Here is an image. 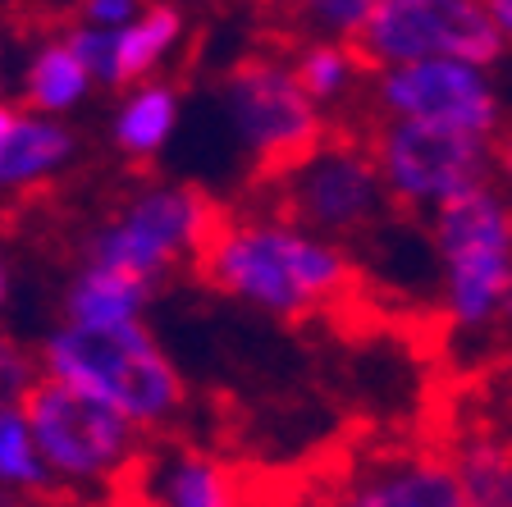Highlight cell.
<instances>
[{"mask_svg": "<svg viewBox=\"0 0 512 507\" xmlns=\"http://www.w3.org/2000/svg\"><path fill=\"white\" fill-rule=\"evenodd\" d=\"M293 10H298L307 23H316L320 32H330L339 42H352L357 28L371 19L375 0H293Z\"/></svg>", "mask_w": 512, "mask_h": 507, "instance_id": "obj_22", "label": "cell"}, {"mask_svg": "<svg viewBox=\"0 0 512 507\" xmlns=\"http://www.w3.org/2000/svg\"><path fill=\"white\" fill-rule=\"evenodd\" d=\"M430 238L444 256L448 320L480 329L503 316L512 288V201L494 183H480L430 211Z\"/></svg>", "mask_w": 512, "mask_h": 507, "instance_id": "obj_6", "label": "cell"}, {"mask_svg": "<svg viewBox=\"0 0 512 507\" xmlns=\"http://www.w3.org/2000/svg\"><path fill=\"white\" fill-rule=\"evenodd\" d=\"M224 206L202 188H147L87 238V265H106L156 288L174 265L192 261Z\"/></svg>", "mask_w": 512, "mask_h": 507, "instance_id": "obj_9", "label": "cell"}, {"mask_svg": "<svg viewBox=\"0 0 512 507\" xmlns=\"http://www.w3.org/2000/svg\"><path fill=\"white\" fill-rule=\"evenodd\" d=\"M14 119H19V110H10V106H0V147H5V138H10V128H14Z\"/></svg>", "mask_w": 512, "mask_h": 507, "instance_id": "obj_28", "label": "cell"}, {"mask_svg": "<svg viewBox=\"0 0 512 507\" xmlns=\"http://www.w3.org/2000/svg\"><path fill=\"white\" fill-rule=\"evenodd\" d=\"M352 133L371 151L380 183L398 215H430L462 192L494 183V142L458 128L416 124V119H352Z\"/></svg>", "mask_w": 512, "mask_h": 507, "instance_id": "obj_5", "label": "cell"}, {"mask_svg": "<svg viewBox=\"0 0 512 507\" xmlns=\"http://www.w3.org/2000/svg\"><path fill=\"white\" fill-rule=\"evenodd\" d=\"M224 101L252 156L256 188L284 179L293 165L311 156L320 142L330 138V124L311 106V96L298 87L288 60L275 55H243L224 78Z\"/></svg>", "mask_w": 512, "mask_h": 507, "instance_id": "obj_8", "label": "cell"}, {"mask_svg": "<svg viewBox=\"0 0 512 507\" xmlns=\"http://www.w3.org/2000/svg\"><path fill=\"white\" fill-rule=\"evenodd\" d=\"M0 507H92L87 498H74V494H5L0 489Z\"/></svg>", "mask_w": 512, "mask_h": 507, "instance_id": "obj_25", "label": "cell"}, {"mask_svg": "<svg viewBox=\"0 0 512 507\" xmlns=\"http://www.w3.org/2000/svg\"><path fill=\"white\" fill-rule=\"evenodd\" d=\"M494 169H499L503 183L512 188V119L499 128V138H494Z\"/></svg>", "mask_w": 512, "mask_h": 507, "instance_id": "obj_26", "label": "cell"}, {"mask_svg": "<svg viewBox=\"0 0 512 507\" xmlns=\"http://www.w3.org/2000/svg\"><path fill=\"white\" fill-rule=\"evenodd\" d=\"M293 507H467L444 444H375L320 471Z\"/></svg>", "mask_w": 512, "mask_h": 507, "instance_id": "obj_10", "label": "cell"}, {"mask_svg": "<svg viewBox=\"0 0 512 507\" xmlns=\"http://www.w3.org/2000/svg\"><path fill=\"white\" fill-rule=\"evenodd\" d=\"M74 156V133L55 124L51 115H19L10 138L0 147V192H23L60 174L64 160Z\"/></svg>", "mask_w": 512, "mask_h": 507, "instance_id": "obj_15", "label": "cell"}, {"mask_svg": "<svg viewBox=\"0 0 512 507\" xmlns=\"http://www.w3.org/2000/svg\"><path fill=\"white\" fill-rule=\"evenodd\" d=\"M362 115L380 119H416V124L458 128L471 138H499L503 110L485 69L458 60H421L394 64L366 74V96L357 101Z\"/></svg>", "mask_w": 512, "mask_h": 507, "instance_id": "obj_11", "label": "cell"}, {"mask_svg": "<svg viewBox=\"0 0 512 507\" xmlns=\"http://www.w3.org/2000/svg\"><path fill=\"white\" fill-rule=\"evenodd\" d=\"M101 503L119 507H252L247 476L234 471L224 457L192 444H142L133 466Z\"/></svg>", "mask_w": 512, "mask_h": 507, "instance_id": "obj_12", "label": "cell"}, {"mask_svg": "<svg viewBox=\"0 0 512 507\" xmlns=\"http://www.w3.org/2000/svg\"><path fill=\"white\" fill-rule=\"evenodd\" d=\"M0 489L5 494H64L55 485V476L46 471L42 453L32 444V430L23 421L19 407H5L0 412Z\"/></svg>", "mask_w": 512, "mask_h": 507, "instance_id": "obj_19", "label": "cell"}, {"mask_svg": "<svg viewBox=\"0 0 512 507\" xmlns=\"http://www.w3.org/2000/svg\"><path fill=\"white\" fill-rule=\"evenodd\" d=\"M261 206L270 220L293 224V229L325 238V243H348L375 233L394 211V201L380 183L371 151L352 128H339L320 142L302 165H293L284 179L261 188Z\"/></svg>", "mask_w": 512, "mask_h": 507, "instance_id": "obj_3", "label": "cell"}, {"mask_svg": "<svg viewBox=\"0 0 512 507\" xmlns=\"http://www.w3.org/2000/svg\"><path fill=\"white\" fill-rule=\"evenodd\" d=\"M92 87L87 69L74 60V51L64 42H51L32 55L28 74H23V96H28L32 115H60V110L78 106Z\"/></svg>", "mask_w": 512, "mask_h": 507, "instance_id": "obj_17", "label": "cell"}, {"mask_svg": "<svg viewBox=\"0 0 512 507\" xmlns=\"http://www.w3.org/2000/svg\"><path fill=\"white\" fill-rule=\"evenodd\" d=\"M37 361L42 375L106 402L147 439L151 430H170L188 407V384L142 320L115 329L60 325L46 334Z\"/></svg>", "mask_w": 512, "mask_h": 507, "instance_id": "obj_2", "label": "cell"}, {"mask_svg": "<svg viewBox=\"0 0 512 507\" xmlns=\"http://www.w3.org/2000/svg\"><path fill=\"white\" fill-rule=\"evenodd\" d=\"M179 32H183V19L174 5H151L128 28H119V87L147 78L170 55V46L179 42Z\"/></svg>", "mask_w": 512, "mask_h": 507, "instance_id": "obj_18", "label": "cell"}, {"mask_svg": "<svg viewBox=\"0 0 512 507\" xmlns=\"http://www.w3.org/2000/svg\"><path fill=\"white\" fill-rule=\"evenodd\" d=\"M490 14H494V23H499L503 42H512V0H490Z\"/></svg>", "mask_w": 512, "mask_h": 507, "instance_id": "obj_27", "label": "cell"}, {"mask_svg": "<svg viewBox=\"0 0 512 507\" xmlns=\"http://www.w3.org/2000/svg\"><path fill=\"white\" fill-rule=\"evenodd\" d=\"M156 288L142 284L133 275H119L106 265H83L64 293V325L78 329H115V325H138Z\"/></svg>", "mask_w": 512, "mask_h": 507, "instance_id": "obj_14", "label": "cell"}, {"mask_svg": "<svg viewBox=\"0 0 512 507\" xmlns=\"http://www.w3.org/2000/svg\"><path fill=\"white\" fill-rule=\"evenodd\" d=\"M439 444L458 471L467 507H512V434L480 421L448 430Z\"/></svg>", "mask_w": 512, "mask_h": 507, "instance_id": "obj_13", "label": "cell"}, {"mask_svg": "<svg viewBox=\"0 0 512 507\" xmlns=\"http://www.w3.org/2000/svg\"><path fill=\"white\" fill-rule=\"evenodd\" d=\"M106 507H119V503H106Z\"/></svg>", "mask_w": 512, "mask_h": 507, "instance_id": "obj_31", "label": "cell"}, {"mask_svg": "<svg viewBox=\"0 0 512 507\" xmlns=\"http://www.w3.org/2000/svg\"><path fill=\"white\" fill-rule=\"evenodd\" d=\"M74 60L87 69V78L101 87H119V32L110 28H74L64 37Z\"/></svg>", "mask_w": 512, "mask_h": 507, "instance_id": "obj_21", "label": "cell"}, {"mask_svg": "<svg viewBox=\"0 0 512 507\" xmlns=\"http://www.w3.org/2000/svg\"><path fill=\"white\" fill-rule=\"evenodd\" d=\"M83 14H87V28H128L138 19V0H83Z\"/></svg>", "mask_w": 512, "mask_h": 507, "instance_id": "obj_24", "label": "cell"}, {"mask_svg": "<svg viewBox=\"0 0 512 507\" xmlns=\"http://www.w3.org/2000/svg\"><path fill=\"white\" fill-rule=\"evenodd\" d=\"M288 69H293L302 92L311 96V106H330V101H339V96L352 92V83L366 78L362 60H357L343 42H311L302 55L288 60Z\"/></svg>", "mask_w": 512, "mask_h": 507, "instance_id": "obj_20", "label": "cell"}, {"mask_svg": "<svg viewBox=\"0 0 512 507\" xmlns=\"http://www.w3.org/2000/svg\"><path fill=\"white\" fill-rule=\"evenodd\" d=\"M5 297H10V275H5V261H0V307H5Z\"/></svg>", "mask_w": 512, "mask_h": 507, "instance_id": "obj_29", "label": "cell"}, {"mask_svg": "<svg viewBox=\"0 0 512 507\" xmlns=\"http://www.w3.org/2000/svg\"><path fill=\"white\" fill-rule=\"evenodd\" d=\"M37 375H42L37 352H28L19 338H10L0 329V412H5V407H19Z\"/></svg>", "mask_w": 512, "mask_h": 507, "instance_id": "obj_23", "label": "cell"}, {"mask_svg": "<svg viewBox=\"0 0 512 507\" xmlns=\"http://www.w3.org/2000/svg\"><path fill=\"white\" fill-rule=\"evenodd\" d=\"M366 74L421 60L494 64L503 55V32L490 14V0H375L371 19L343 42Z\"/></svg>", "mask_w": 512, "mask_h": 507, "instance_id": "obj_7", "label": "cell"}, {"mask_svg": "<svg viewBox=\"0 0 512 507\" xmlns=\"http://www.w3.org/2000/svg\"><path fill=\"white\" fill-rule=\"evenodd\" d=\"M188 265L206 288L293 325L334 316L357 293V270L339 243L256 211H220Z\"/></svg>", "mask_w": 512, "mask_h": 507, "instance_id": "obj_1", "label": "cell"}, {"mask_svg": "<svg viewBox=\"0 0 512 507\" xmlns=\"http://www.w3.org/2000/svg\"><path fill=\"white\" fill-rule=\"evenodd\" d=\"M19 412L28 421L46 471L74 498H87L92 489H101V498H106L147 444V434L138 425H128L119 412H110L106 402L87 398L51 375L32 380Z\"/></svg>", "mask_w": 512, "mask_h": 507, "instance_id": "obj_4", "label": "cell"}, {"mask_svg": "<svg viewBox=\"0 0 512 507\" xmlns=\"http://www.w3.org/2000/svg\"><path fill=\"white\" fill-rule=\"evenodd\" d=\"M503 316L512 320V288H508V302H503Z\"/></svg>", "mask_w": 512, "mask_h": 507, "instance_id": "obj_30", "label": "cell"}, {"mask_svg": "<svg viewBox=\"0 0 512 507\" xmlns=\"http://www.w3.org/2000/svg\"><path fill=\"white\" fill-rule=\"evenodd\" d=\"M179 119V92L165 83H142L115 115V147L128 160H151L174 133Z\"/></svg>", "mask_w": 512, "mask_h": 507, "instance_id": "obj_16", "label": "cell"}]
</instances>
